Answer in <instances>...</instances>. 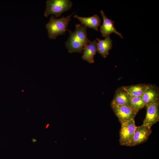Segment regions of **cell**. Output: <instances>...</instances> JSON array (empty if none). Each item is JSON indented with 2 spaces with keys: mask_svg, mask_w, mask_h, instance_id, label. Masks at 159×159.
<instances>
[{
  "mask_svg": "<svg viewBox=\"0 0 159 159\" xmlns=\"http://www.w3.org/2000/svg\"><path fill=\"white\" fill-rule=\"evenodd\" d=\"M130 96L123 89L120 87L116 90L113 99L111 102L112 108L124 105H130Z\"/></svg>",
  "mask_w": 159,
  "mask_h": 159,
  "instance_id": "10",
  "label": "cell"
},
{
  "mask_svg": "<svg viewBox=\"0 0 159 159\" xmlns=\"http://www.w3.org/2000/svg\"><path fill=\"white\" fill-rule=\"evenodd\" d=\"M87 27L80 24H76L74 32L68 29L69 35L65 43V46L69 52L81 53L84 46L91 42L87 37Z\"/></svg>",
  "mask_w": 159,
  "mask_h": 159,
  "instance_id": "1",
  "label": "cell"
},
{
  "mask_svg": "<svg viewBox=\"0 0 159 159\" xmlns=\"http://www.w3.org/2000/svg\"><path fill=\"white\" fill-rule=\"evenodd\" d=\"M74 17L77 19L82 25L93 29L96 31H98V27L101 22L100 17L97 14L88 17H81L75 14Z\"/></svg>",
  "mask_w": 159,
  "mask_h": 159,
  "instance_id": "11",
  "label": "cell"
},
{
  "mask_svg": "<svg viewBox=\"0 0 159 159\" xmlns=\"http://www.w3.org/2000/svg\"><path fill=\"white\" fill-rule=\"evenodd\" d=\"M146 86V84H139L122 87L130 96L142 97Z\"/></svg>",
  "mask_w": 159,
  "mask_h": 159,
  "instance_id": "14",
  "label": "cell"
},
{
  "mask_svg": "<svg viewBox=\"0 0 159 159\" xmlns=\"http://www.w3.org/2000/svg\"><path fill=\"white\" fill-rule=\"evenodd\" d=\"M49 125V124H48L47 125H46V128H47V127H48Z\"/></svg>",
  "mask_w": 159,
  "mask_h": 159,
  "instance_id": "16",
  "label": "cell"
},
{
  "mask_svg": "<svg viewBox=\"0 0 159 159\" xmlns=\"http://www.w3.org/2000/svg\"><path fill=\"white\" fill-rule=\"evenodd\" d=\"M159 100L148 105L143 125L150 128L159 121Z\"/></svg>",
  "mask_w": 159,
  "mask_h": 159,
  "instance_id": "6",
  "label": "cell"
},
{
  "mask_svg": "<svg viewBox=\"0 0 159 159\" xmlns=\"http://www.w3.org/2000/svg\"><path fill=\"white\" fill-rule=\"evenodd\" d=\"M136 127L134 120L130 121L124 125L121 126L120 132L119 139L121 145L131 146Z\"/></svg>",
  "mask_w": 159,
  "mask_h": 159,
  "instance_id": "4",
  "label": "cell"
},
{
  "mask_svg": "<svg viewBox=\"0 0 159 159\" xmlns=\"http://www.w3.org/2000/svg\"><path fill=\"white\" fill-rule=\"evenodd\" d=\"M100 13L103 20V23L100 26V29L102 36L106 38L111 34L115 33L123 39V37L122 33L117 31L115 28L114 26V21L108 19L103 11L101 10Z\"/></svg>",
  "mask_w": 159,
  "mask_h": 159,
  "instance_id": "7",
  "label": "cell"
},
{
  "mask_svg": "<svg viewBox=\"0 0 159 159\" xmlns=\"http://www.w3.org/2000/svg\"><path fill=\"white\" fill-rule=\"evenodd\" d=\"M122 126L134 120L137 112L130 105H124L112 108Z\"/></svg>",
  "mask_w": 159,
  "mask_h": 159,
  "instance_id": "5",
  "label": "cell"
},
{
  "mask_svg": "<svg viewBox=\"0 0 159 159\" xmlns=\"http://www.w3.org/2000/svg\"><path fill=\"white\" fill-rule=\"evenodd\" d=\"M97 40L91 41L85 44L83 49V54L82 58L90 63L95 62L94 57L97 52Z\"/></svg>",
  "mask_w": 159,
  "mask_h": 159,
  "instance_id": "12",
  "label": "cell"
},
{
  "mask_svg": "<svg viewBox=\"0 0 159 159\" xmlns=\"http://www.w3.org/2000/svg\"><path fill=\"white\" fill-rule=\"evenodd\" d=\"M158 88L154 85H147L145 90L142 96L145 107H147L159 100Z\"/></svg>",
  "mask_w": 159,
  "mask_h": 159,
  "instance_id": "9",
  "label": "cell"
},
{
  "mask_svg": "<svg viewBox=\"0 0 159 159\" xmlns=\"http://www.w3.org/2000/svg\"><path fill=\"white\" fill-rule=\"evenodd\" d=\"M129 103L130 106L137 112L145 107L142 97L130 96Z\"/></svg>",
  "mask_w": 159,
  "mask_h": 159,
  "instance_id": "15",
  "label": "cell"
},
{
  "mask_svg": "<svg viewBox=\"0 0 159 159\" xmlns=\"http://www.w3.org/2000/svg\"><path fill=\"white\" fill-rule=\"evenodd\" d=\"M74 14L59 19L55 18L53 15L51 16L46 25L50 39H54L58 36L65 34L66 31L68 29V25L71 17Z\"/></svg>",
  "mask_w": 159,
  "mask_h": 159,
  "instance_id": "2",
  "label": "cell"
},
{
  "mask_svg": "<svg viewBox=\"0 0 159 159\" xmlns=\"http://www.w3.org/2000/svg\"><path fill=\"white\" fill-rule=\"evenodd\" d=\"M97 52L104 58H105L109 54V51L112 49V41L110 35L104 39L96 38Z\"/></svg>",
  "mask_w": 159,
  "mask_h": 159,
  "instance_id": "13",
  "label": "cell"
},
{
  "mask_svg": "<svg viewBox=\"0 0 159 159\" xmlns=\"http://www.w3.org/2000/svg\"><path fill=\"white\" fill-rule=\"evenodd\" d=\"M152 132L151 128L142 125L136 127L132 146H134L146 141Z\"/></svg>",
  "mask_w": 159,
  "mask_h": 159,
  "instance_id": "8",
  "label": "cell"
},
{
  "mask_svg": "<svg viewBox=\"0 0 159 159\" xmlns=\"http://www.w3.org/2000/svg\"><path fill=\"white\" fill-rule=\"evenodd\" d=\"M46 8L44 13L45 17L54 14L59 17L63 12L69 10L72 3L69 0H48L46 1Z\"/></svg>",
  "mask_w": 159,
  "mask_h": 159,
  "instance_id": "3",
  "label": "cell"
}]
</instances>
